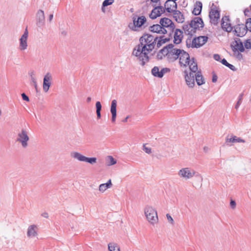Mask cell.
Masks as SVG:
<instances>
[{
  "instance_id": "obj_12",
  "label": "cell",
  "mask_w": 251,
  "mask_h": 251,
  "mask_svg": "<svg viewBox=\"0 0 251 251\" xmlns=\"http://www.w3.org/2000/svg\"><path fill=\"white\" fill-rule=\"evenodd\" d=\"M222 28L225 31L230 33L232 31V26L229 16H224L221 21Z\"/></svg>"
},
{
  "instance_id": "obj_3",
  "label": "cell",
  "mask_w": 251,
  "mask_h": 251,
  "mask_svg": "<svg viewBox=\"0 0 251 251\" xmlns=\"http://www.w3.org/2000/svg\"><path fill=\"white\" fill-rule=\"evenodd\" d=\"M208 40L207 36H199L196 38L192 40L191 47L193 48H199L204 45Z\"/></svg>"
},
{
  "instance_id": "obj_11",
  "label": "cell",
  "mask_w": 251,
  "mask_h": 251,
  "mask_svg": "<svg viewBox=\"0 0 251 251\" xmlns=\"http://www.w3.org/2000/svg\"><path fill=\"white\" fill-rule=\"evenodd\" d=\"M209 18L212 24L216 25L218 23L220 19V13L216 9H212L209 12Z\"/></svg>"
},
{
  "instance_id": "obj_45",
  "label": "cell",
  "mask_w": 251,
  "mask_h": 251,
  "mask_svg": "<svg viewBox=\"0 0 251 251\" xmlns=\"http://www.w3.org/2000/svg\"><path fill=\"white\" fill-rule=\"evenodd\" d=\"M218 61H221L222 63H223V64H224L225 65L227 66V67H229V68L232 69V70H236V69L235 68V67H234V66L232 65L231 64H229V63H228L227 62L226 60L225 59H223L222 60H218Z\"/></svg>"
},
{
  "instance_id": "obj_46",
  "label": "cell",
  "mask_w": 251,
  "mask_h": 251,
  "mask_svg": "<svg viewBox=\"0 0 251 251\" xmlns=\"http://www.w3.org/2000/svg\"><path fill=\"white\" fill-rule=\"evenodd\" d=\"M146 145L147 144H143V146H142V149H143V150L145 152L147 153L148 154H151L152 153V149H151L149 148L148 147H146Z\"/></svg>"
},
{
  "instance_id": "obj_41",
  "label": "cell",
  "mask_w": 251,
  "mask_h": 251,
  "mask_svg": "<svg viewBox=\"0 0 251 251\" xmlns=\"http://www.w3.org/2000/svg\"><path fill=\"white\" fill-rule=\"evenodd\" d=\"M114 1H111V0H106V1H105L104 2H103V6H102V11L104 12V13H105V8L106 7V6H110V5H112V3H114Z\"/></svg>"
},
{
  "instance_id": "obj_52",
  "label": "cell",
  "mask_w": 251,
  "mask_h": 251,
  "mask_svg": "<svg viewBox=\"0 0 251 251\" xmlns=\"http://www.w3.org/2000/svg\"><path fill=\"white\" fill-rule=\"evenodd\" d=\"M21 96H22V98H23L24 100H25V101L27 102H29V101H30L29 98L28 97V96L26 95V94L24 93H23L22 94Z\"/></svg>"
},
{
  "instance_id": "obj_28",
  "label": "cell",
  "mask_w": 251,
  "mask_h": 251,
  "mask_svg": "<svg viewBox=\"0 0 251 251\" xmlns=\"http://www.w3.org/2000/svg\"><path fill=\"white\" fill-rule=\"evenodd\" d=\"M173 16L175 21L178 23H183L184 22V16L180 11H175L173 13Z\"/></svg>"
},
{
  "instance_id": "obj_2",
  "label": "cell",
  "mask_w": 251,
  "mask_h": 251,
  "mask_svg": "<svg viewBox=\"0 0 251 251\" xmlns=\"http://www.w3.org/2000/svg\"><path fill=\"white\" fill-rule=\"evenodd\" d=\"M71 156L76 159L83 162H88V163L94 164L97 162V159L96 158H88L83 156L80 153L74 152L71 153Z\"/></svg>"
},
{
  "instance_id": "obj_38",
  "label": "cell",
  "mask_w": 251,
  "mask_h": 251,
  "mask_svg": "<svg viewBox=\"0 0 251 251\" xmlns=\"http://www.w3.org/2000/svg\"><path fill=\"white\" fill-rule=\"evenodd\" d=\"M234 43H235V45L233 46L236 47L237 50H238L239 51H241V52L244 51L243 45V44L240 40L236 38L234 40Z\"/></svg>"
},
{
  "instance_id": "obj_31",
  "label": "cell",
  "mask_w": 251,
  "mask_h": 251,
  "mask_svg": "<svg viewBox=\"0 0 251 251\" xmlns=\"http://www.w3.org/2000/svg\"><path fill=\"white\" fill-rule=\"evenodd\" d=\"M112 186V182H111V180L110 179L106 184H101L99 186V190L100 192L103 193V192L106 191L107 189L109 188H111Z\"/></svg>"
},
{
  "instance_id": "obj_25",
  "label": "cell",
  "mask_w": 251,
  "mask_h": 251,
  "mask_svg": "<svg viewBox=\"0 0 251 251\" xmlns=\"http://www.w3.org/2000/svg\"><path fill=\"white\" fill-rule=\"evenodd\" d=\"M38 234V228L36 225H33L29 227L27 234L29 237H33L36 236Z\"/></svg>"
},
{
  "instance_id": "obj_7",
  "label": "cell",
  "mask_w": 251,
  "mask_h": 251,
  "mask_svg": "<svg viewBox=\"0 0 251 251\" xmlns=\"http://www.w3.org/2000/svg\"><path fill=\"white\" fill-rule=\"evenodd\" d=\"M29 140V137L27 134V132L25 130L23 129L22 132L18 134L17 138V142L21 143L22 144L23 147L26 148L28 146V142Z\"/></svg>"
},
{
  "instance_id": "obj_50",
  "label": "cell",
  "mask_w": 251,
  "mask_h": 251,
  "mask_svg": "<svg viewBox=\"0 0 251 251\" xmlns=\"http://www.w3.org/2000/svg\"><path fill=\"white\" fill-rule=\"evenodd\" d=\"M246 27L247 30H249L251 32V19H248L246 21Z\"/></svg>"
},
{
  "instance_id": "obj_55",
  "label": "cell",
  "mask_w": 251,
  "mask_h": 251,
  "mask_svg": "<svg viewBox=\"0 0 251 251\" xmlns=\"http://www.w3.org/2000/svg\"><path fill=\"white\" fill-rule=\"evenodd\" d=\"M53 15H50V17H49V20H50V21H51V20L53 19Z\"/></svg>"
},
{
  "instance_id": "obj_5",
  "label": "cell",
  "mask_w": 251,
  "mask_h": 251,
  "mask_svg": "<svg viewBox=\"0 0 251 251\" xmlns=\"http://www.w3.org/2000/svg\"><path fill=\"white\" fill-rule=\"evenodd\" d=\"M195 174V171L190 168L181 169L179 172V176L186 179H189L192 178L194 176Z\"/></svg>"
},
{
  "instance_id": "obj_42",
  "label": "cell",
  "mask_w": 251,
  "mask_h": 251,
  "mask_svg": "<svg viewBox=\"0 0 251 251\" xmlns=\"http://www.w3.org/2000/svg\"><path fill=\"white\" fill-rule=\"evenodd\" d=\"M231 48L232 49V51H234V55L236 56V57L238 59H241L242 56L241 54L239 52V51L238 50H237V49L236 48V47L233 45H231Z\"/></svg>"
},
{
  "instance_id": "obj_4",
  "label": "cell",
  "mask_w": 251,
  "mask_h": 251,
  "mask_svg": "<svg viewBox=\"0 0 251 251\" xmlns=\"http://www.w3.org/2000/svg\"><path fill=\"white\" fill-rule=\"evenodd\" d=\"M184 77L188 86L190 88H194L195 86V79L193 72L188 70L185 71Z\"/></svg>"
},
{
  "instance_id": "obj_30",
  "label": "cell",
  "mask_w": 251,
  "mask_h": 251,
  "mask_svg": "<svg viewBox=\"0 0 251 251\" xmlns=\"http://www.w3.org/2000/svg\"><path fill=\"white\" fill-rule=\"evenodd\" d=\"M189 66L190 70L193 73H195L198 71V64L195 58H192V59L190 60Z\"/></svg>"
},
{
  "instance_id": "obj_39",
  "label": "cell",
  "mask_w": 251,
  "mask_h": 251,
  "mask_svg": "<svg viewBox=\"0 0 251 251\" xmlns=\"http://www.w3.org/2000/svg\"><path fill=\"white\" fill-rule=\"evenodd\" d=\"M117 163V161L112 156H108L106 158V165L108 166L114 165Z\"/></svg>"
},
{
  "instance_id": "obj_53",
  "label": "cell",
  "mask_w": 251,
  "mask_h": 251,
  "mask_svg": "<svg viewBox=\"0 0 251 251\" xmlns=\"http://www.w3.org/2000/svg\"><path fill=\"white\" fill-rule=\"evenodd\" d=\"M217 76H216V74H214V75H213V76H212V81H213V83H215V82L217 81Z\"/></svg>"
},
{
  "instance_id": "obj_19",
  "label": "cell",
  "mask_w": 251,
  "mask_h": 251,
  "mask_svg": "<svg viewBox=\"0 0 251 251\" xmlns=\"http://www.w3.org/2000/svg\"><path fill=\"white\" fill-rule=\"evenodd\" d=\"M164 6L167 12L169 13H175V11H176L177 8V4L176 2L174 1H168L165 2Z\"/></svg>"
},
{
  "instance_id": "obj_6",
  "label": "cell",
  "mask_w": 251,
  "mask_h": 251,
  "mask_svg": "<svg viewBox=\"0 0 251 251\" xmlns=\"http://www.w3.org/2000/svg\"><path fill=\"white\" fill-rule=\"evenodd\" d=\"M174 47V46L173 44H169L165 46L159 52L157 55V58L159 60L163 59L164 58H165L167 56H168L169 54L170 53V51L173 49Z\"/></svg>"
},
{
  "instance_id": "obj_9",
  "label": "cell",
  "mask_w": 251,
  "mask_h": 251,
  "mask_svg": "<svg viewBox=\"0 0 251 251\" xmlns=\"http://www.w3.org/2000/svg\"><path fill=\"white\" fill-rule=\"evenodd\" d=\"M247 33L246 26L243 24H238L234 28V33L238 37H243Z\"/></svg>"
},
{
  "instance_id": "obj_1",
  "label": "cell",
  "mask_w": 251,
  "mask_h": 251,
  "mask_svg": "<svg viewBox=\"0 0 251 251\" xmlns=\"http://www.w3.org/2000/svg\"><path fill=\"white\" fill-rule=\"evenodd\" d=\"M145 217L147 221L152 224H158L159 217L158 212L154 207L150 206H147L144 210Z\"/></svg>"
},
{
  "instance_id": "obj_35",
  "label": "cell",
  "mask_w": 251,
  "mask_h": 251,
  "mask_svg": "<svg viewBox=\"0 0 251 251\" xmlns=\"http://www.w3.org/2000/svg\"><path fill=\"white\" fill-rule=\"evenodd\" d=\"M29 76H30V80H31V83H33V85L34 86V88H35V89L36 90V92H38V89L37 81H36V78H35L34 72L33 71H30L29 72Z\"/></svg>"
},
{
  "instance_id": "obj_23",
  "label": "cell",
  "mask_w": 251,
  "mask_h": 251,
  "mask_svg": "<svg viewBox=\"0 0 251 251\" xmlns=\"http://www.w3.org/2000/svg\"><path fill=\"white\" fill-rule=\"evenodd\" d=\"M183 29L184 31V33L186 35H190L192 36L194 33H196V30H195L193 27L191 26L190 24H186L183 26Z\"/></svg>"
},
{
  "instance_id": "obj_57",
  "label": "cell",
  "mask_w": 251,
  "mask_h": 251,
  "mask_svg": "<svg viewBox=\"0 0 251 251\" xmlns=\"http://www.w3.org/2000/svg\"></svg>"
},
{
  "instance_id": "obj_40",
  "label": "cell",
  "mask_w": 251,
  "mask_h": 251,
  "mask_svg": "<svg viewBox=\"0 0 251 251\" xmlns=\"http://www.w3.org/2000/svg\"><path fill=\"white\" fill-rule=\"evenodd\" d=\"M96 113H97V118L100 119L101 117V111L102 109V105L100 102H97L96 104Z\"/></svg>"
},
{
  "instance_id": "obj_16",
  "label": "cell",
  "mask_w": 251,
  "mask_h": 251,
  "mask_svg": "<svg viewBox=\"0 0 251 251\" xmlns=\"http://www.w3.org/2000/svg\"><path fill=\"white\" fill-rule=\"evenodd\" d=\"M181 50L178 49H173L170 51L168 56V60L170 62H174L177 60L179 57L181 56Z\"/></svg>"
},
{
  "instance_id": "obj_51",
  "label": "cell",
  "mask_w": 251,
  "mask_h": 251,
  "mask_svg": "<svg viewBox=\"0 0 251 251\" xmlns=\"http://www.w3.org/2000/svg\"><path fill=\"white\" fill-rule=\"evenodd\" d=\"M230 205H231V207L232 208V209H234L236 207V203L235 201L233 200H231V202H230Z\"/></svg>"
},
{
  "instance_id": "obj_27",
  "label": "cell",
  "mask_w": 251,
  "mask_h": 251,
  "mask_svg": "<svg viewBox=\"0 0 251 251\" xmlns=\"http://www.w3.org/2000/svg\"><path fill=\"white\" fill-rule=\"evenodd\" d=\"M111 111L112 114V121L114 122L115 121L117 115V102L116 100H113L112 101Z\"/></svg>"
},
{
  "instance_id": "obj_24",
  "label": "cell",
  "mask_w": 251,
  "mask_h": 251,
  "mask_svg": "<svg viewBox=\"0 0 251 251\" xmlns=\"http://www.w3.org/2000/svg\"><path fill=\"white\" fill-rule=\"evenodd\" d=\"M157 39L158 38L154 39V41L152 43L144 46L143 49V53L148 55V54L150 53V52H151L153 51V49H154V46L156 45V43L158 40Z\"/></svg>"
},
{
  "instance_id": "obj_32",
  "label": "cell",
  "mask_w": 251,
  "mask_h": 251,
  "mask_svg": "<svg viewBox=\"0 0 251 251\" xmlns=\"http://www.w3.org/2000/svg\"><path fill=\"white\" fill-rule=\"evenodd\" d=\"M144 46L142 45V44H139L138 45L136 46L134 48V50L133 51V54L134 56L139 57L142 53H143V49Z\"/></svg>"
},
{
  "instance_id": "obj_15",
  "label": "cell",
  "mask_w": 251,
  "mask_h": 251,
  "mask_svg": "<svg viewBox=\"0 0 251 251\" xmlns=\"http://www.w3.org/2000/svg\"><path fill=\"white\" fill-rule=\"evenodd\" d=\"M190 25L195 30H202L204 27V23L202 19L200 17H196L193 19L191 22Z\"/></svg>"
},
{
  "instance_id": "obj_58",
  "label": "cell",
  "mask_w": 251,
  "mask_h": 251,
  "mask_svg": "<svg viewBox=\"0 0 251 251\" xmlns=\"http://www.w3.org/2000/svg\"></svg>"
},
{
  "instance_id": "obj_37",
  "label": "cell",
  "mask_w": 251,
  "mask_h": 251,
  "mask_svg": "<svg viewBox=\"0 0 251 251\" xmlns=\"http://www.w3.org/2000/svg\"><path fill=\"white\" fill-rule=\"evenodd\" d=\"M139 62L142 65H144L149 61V57L148 55L142 53V54L139 56Z\"/></svg>"
},
{
  "instance_id": "obj_8",
  "label": "cell",
  "mask_w": 251,
  "mask_h": 251,
  "mask_svg": "<svg viewBox=\"0 0 251 251\" xmlns=\"http://www.w3.org/2000/svg\"><path fill=\"white\" fill-rule=\"evenodd\" d=\"M190 56L187 52L181 51L179 58V64L183 67H187L190 63Z\"/></svg>"
},
{
  "instance_id": "obj_26",
  "label": "cell",
  "mask_w": 251,
  "mask_h": 251,
  "mask_svg": "<svg viewBox=\"0 0 251 251\" xmlns=\"http://www.w3.org/2000/svg\"><path fill=\"white\" fill-rule=\"evenodd\" d=\"M202 6L203 5L201 2L199 1L196 2L192 10V13L195 15H199L201 13Z\"/></svg>"
},
{
  "instance_id": "obj_47",
  "label": "cell",
  "mask_w": 251,
  "mask_h": 251,
  "mask_svg": "<svg viewBox=\"0 0 251 251\" xmlns=\"http://www.w3.org/2000/svg\"><path fill=\"white\" fill-rule=\"evenodd\" d=\"M166 218H167V220H168V221L169 222V223H170L171 224L174 225V223H175V222L173 220V218L169 214V213L166 214Z\"/></svg>"
},
{
  "instance_id": "obj_10",
  "label": "cell",
  "mask_w": 251,
  "mask_h": 251,
  "mask_svg": "<svg viewBox=\"0 0 251 251\" xmlns=\"http://www.w3.org/2000/svg\"><path fill=\"white\" fill-rule=\"evenodd\" d=\"M29 36V30L28 27H26L25 29V32L20 38V49L21 50H24L27 48L28 46L27 40Z\"/></svg>"
},
{
  "instance_id": "obj_14",
  "label": "cell",
  "mask_w": 251,
  "mask_h": 251,
  "mask_svg": "<svg viewBox=\"0 0 251 251\" xmlns=\"http://www.w3.org/2000/svg\"><path fill=\"white\" fill-rule=\"evenodd\" d=\"M165 13V10L162 6H157L154 8L150 13L149 17L152 19H155L160 17Z\"/></svg>"
},
{
  "instance_id": "obj_43",
  "label": "cell",
  "mask_w": 251,
  "mask_h": 251,
  "mask_svg": "<svg viewBox=\"0 0 251 251\" xmlns=\"http://www.w3.org/2000/svg\"><path fill=\"white\" fill-rule=\"evenodd\" d=\"M152 73L154 76L161 78V72L159 71V69L158 67H154L152 70Z\"/></svg>"
},
{
  "instance_id": "obj_13",
  "label": "cell",
  "mask_w": 251,
  "mask_h": 251,
  "mask_svg": "<svg viewBox=\"0 0 251 251\" xmlns=\"http://www.w3.org/2000/svg\"><path fill=\"white\" fill-rule=\"evenodd\" d=\"M52 82V76L50 73H47L44 76L43 79V88L44 92H47L50 89Z\"/></svg>"
},
{
  "instance_id": "obj_29",
  "label": "cell",
  "mask_w": 251,
  "mask_h": 251,
  "mask_svg": "<svg viewBox=\"0 0 251 251\" xmlns=\"http://www.w3.org/2000/svg\"><path fill=\"white\" fill-rule=\"evenodd\" d=\"M244 142V141L243 139L234 136H229L226 139V142L229 144H234Z\"/></svg>"
},
{
  "instance_id": "obj_22",
  "label": "cell",
  "mask_w": 251,
  "mask_h": 251,
  "mask_svg": "<svg viewBox=\"0 0 251 251\" xmlns=\"http://www.w3.org/2000/svg\"><path fill=\"white\" fill-rule=\"evenodd\" d=\"M174 38V43H175V44H180L184 38V34L182 31L178 29H177L175 31Z\"/></svg>"
},
{
  "instance_id": "obj_49",
  "label": "cell",
  "mask_w": 251,
  "mask_h": 251,
  "mask_svg": "<svg viewBox=\"0 0 251 251\" xmlns=\"http://www.w3.org/2000/svg\"><path fill=\"white\" fill-rule=\"evenodd\" d=\"M170 69L167 68H165L162 69L161 72V78L164 75L165 73H167L168 72H170Z\"/></svg>"
},
{
  "instance_id": "obj_21",
  "label": "cell",
  "mask_w": 251,
  "mask_h": 251,
  "mask_svg": "<svg viewBox=\"0 0 251 251\" xmlns=\"http://www.w3.org/2000/svg\"><path fill=\"white\" fill-rule=\"evenodd\" d=\"M147 19L144 16L136 17L133 20V25L136 28H139L142 27L146 22Z\"/></svg>"
},
{
  "instance_id": "obj_18",
  "label": "cell",
  "mask_w": 251,
  "mask_h": 251,
  "mask_svg": "<svg viewBox=\"0 0 251 251\" xmlns=\"http://www.w3.org/2000/svg\"><path fill=\"white\" fill-rule=\"evenodd\" d=\"M149 31L153 33H156L158 34H165L167 33L165 29L161 25L156 24L152 26L149 28Z\"/></svg>"
},
{
  "instance_id": "obj_34",
  "label": "cell",
  "mask_w": 251,
  "mask_h": 251,
  "mask_svg": "<svg viewBox=\"0 0 251 251\" xmlns=\"http://www.w3.org/2000/svg\"><path fill=\"white\" fill-rule=\"evenodd\" d=\"M160 24L161 25V26L163 27H166V28L171 27L172 25H173L172 21L167 18H163L161 19L160 21Z\"/></svg>"
},
{
  "instance_id": "obj_54",
  "label": "cell",
  "mask_w": 251,
  "mask_h": 251,
  "mask_svg": "<svg viewBox=\"0 0 251 251\" xmlns=\"http://www.w3.org/2000/svg\"><path fill=\"white\" fill-rule=\"evenodd\" d=\"M42 216H44V217H46V218H47V217H48V214H47V213H44L42 214Z\"/></svg>"
},
{
  "instance_id": "obj_48",
  "label": "cell",
  "mask_w": 251,
  "mask_h": 251,
  "mask_svg": "<svg viewBox=\"0 0 251 251\" xmlns=\"http://www.w3.org/2000/svg\"><path fill=\"white\" fill-rule=\"evenodd\" d=\"M245 48L248 49H251V39L246 41L244 43Z\"/></svg>"
},
{
  "instance_id": "obj_20",
  "label": "cell",
  "mask_w": 251,
  "mask_h": 251,
  "mask_svg": "<svg viewBox=\"0 0 251 251\" xmlns=\"http://www.w3.org/2000/svg\"><path fill=\"white\" fill-rule=\"evenodd\" d=\"M154 40V37L151 35L145 34L141 37L140 38V42L142 45L145 46L150 44L151 42H153Z\"/></svg>"
},
{
  "instance_id": "obj_44",
  "label": "cell",
  "mask_w": 251,
  "mask_h": 251,
  "mask_svg": "<svg viewBox=\"0 0 251 251\" xmlns=\"http://www.w3.org/2000/svg\"><path fill=\"white\" fill-rule=\"evenodd\" d=\"M169 41H170V38H163L161 37V38H160V40H159L158 41L157 46L159 48V47L161 46L163 44H165V43L168 42Z\"/></svg>"
},
{
  "instance_id": "obj_17",
  "label": "cell",
  "mask_w": 251,
  "mask_h": 251,
  "mask_svg": "<svg viewBox=\"0 0 251 251\" xmlns=\"http://www.w3.org/2000/svg\"><path fill=\"white\" fill-rule=\"evenodd\" d=\"M45 15L44 11L42 10H39L36 15V25L39 28H42L45 24Z\"/></svg>"
},
{
  "instance_id": "obj_33",
  "label": "cell",
  "mask_w": 251,
  "mask_h": 251,
  "mask_svg": "<svg viewBox=\"0 0 251 251\" xmlns=\"http://www.w3.org/2000/svg\"><path fill=\"white\" fill-rule=\"evenodd\" d=\"M195 78H196L197 83L199 86L203 85L205 83V80H204L202 74L200 71H198V72H197V73L195 75Z\"/></svg>"
},
{
  "instance_id": "obj_36",
  "label": "cell",
  "mask_w": 251,
  "mask_h": 251,
  "mask_svg": "<svg viewBox=\"0 0 251 251\" xmlns=\"http://www.w3.org/2000/svg\"><path fill=\"white\" fill-rule=\"evenodd\" d=\"M108 250L109 251H121L120 246L114 242H111L108 244Z\"/></svg>"
},
{
  "instance_id": "obj_56",
  "label": "cell",
  "mask_w": 251,
  "mask_h": 251,
  "mask_svg": "<svg viewBox=\"0 0 251 251\" xmlns=\"http://www.w3.org/2000/svg\"><path fill=\"white\" fill-rule=\"evenodd\" d=\"M91 100V98H90V97H88V102H90Z\"/></svg>"
}]
</instances>
